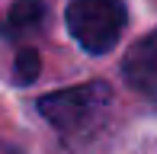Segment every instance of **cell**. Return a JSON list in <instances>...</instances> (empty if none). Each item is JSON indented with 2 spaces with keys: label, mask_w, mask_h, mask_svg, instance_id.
I'll return each mask as SVG.
<instances>
[{
  "label": "cell",
  "mask_w": 157,
  "mask_h": 154,
  "mask_svg": "<svg viewBox=\"0 0 157 154\" xmlns=\"http://www.w3.org/2000/svg\"><path fill=\"white\" fill-rule=\"evenodd\" d=\"M125 23L128 10L122 0H71L67 3V29L90 55L112 52L125 32Z\"/></svg>",
  "instance_id": "7a4b0ae2"
},
{
  "label": "cell",
  "mask_w": 157,
  "mask_h": 154,
  "mask_svg": "<svg viewBox=\"0 0 157 154\" xmlns=\"http://www.w3.org/2000/svg\"><path fill=\"white\" fill-rule=\"evenodd\" d=\"M42 71V61L39 55L32 52V48H23V52L16 55V61H13V77H16V83H32L35 77Z\"/></svg>",
  "instance_id": "5b68a950"
},
{
  "label": "cell",
  "mask_w": 157,
  "mask_h": 154,
  "mask_svg": "<svg viewBox=\"0 0 157 154\" xmlns=\"http://www.w3.org/2000/svg\"><path fill=\"white\" fill-rule=\"evenodd\" d=\"M122 74L132 90H138V93H144L147 100L157 103V29L147 32L144 39H138L125 52Z\"/></svg>",
  "instance_id": "3957f363"
},
{
  "label": "cell",
  "mask_w": 157,
  "mask_h": 154,
  "mask_svg": "<svg viewBox=\"0 0 157 154\" xmlns=\"http://www.w3.org/2000/svg\"><path fill=\"white\" fill-rule=\"evenodd\" d=\"M45 19V6L42 0H19L10 6V29L13 32H29L35 26H42Z\"/></svg>",
  "instance_id": "277c9868"
},
{
  "label": "cell",
  "mask_w": 157,
  "mask_h": 154,
  "mask_svg": "<svg viewBox=\"0 0 157 154\" xmlns=\"http://www.w3.org/2000/svg\"><path fill=\"white\" fill-rule=\"evenodd\" d=\"M112 106V90L103 80H90L71 90H55L39 100V113L61 132L64 138H87L103 125V116Z\"/></svg>",
  "instance_id": "6da1fadb"
}]
</instances>
